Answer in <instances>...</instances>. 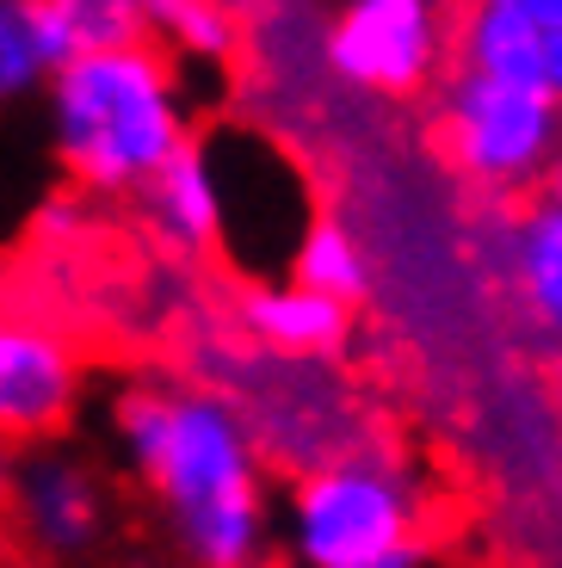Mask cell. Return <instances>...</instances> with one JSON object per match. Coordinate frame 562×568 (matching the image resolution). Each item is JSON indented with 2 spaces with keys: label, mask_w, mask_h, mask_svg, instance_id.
Here are the masks:
<instances>
[{
  "label": "cell",
  "mask_w": 562,
  "mask_h": 568,
  "mask_svg": "<svg viewBox=\"0 0 562 568\" xmlns=\"http://www.w3.org/2000/svg\"><path fill=\"white\" fill-rule=\"evenodd\" d=\"M112 426L130 469L173 519L192 568H260L267 556V488L253 433L211 389L137 384L118 396Z\"/></svg>",
  "instance_id": "cell-1"
},
{
  "label": "cell",
  "mask_w": 562,
  "mask_h": 568,
  "mask_svg": "<svg viewBox=\"0 0 562 568\" xmlns=\"http://www.w3.org/2000/svg\"><path fill=\"white\" fill-rule=\"evenodd\" d=\"M50 136L74 185L99 199L142 192V180L192 142L180 74L155 43L87 50L50 69Z\"/></svg>",
  "instance_id": "cell-2"
},
{
  "label": "cell",
  "mask_w": 562,
  "mask_h": 568,
  "mask_svg": "<svg viewBox=\"0 0 562 568\" xmlns=\"http://www.w3.org/2000/svg\"><path fill=\"white\" fill-rule=\"evenodd\" d=\"M421 488L395 457L340 452L297 476L284 531L303 568H421Z\"/></svg>",
  "instance_id": "cell-3"
},
{
  "label": "cell",
  "mask_w": 562,
  "mask_h": 568,
  "mask_svg": "<svg viewBox=\"0 0 562 568\" xmlns=\"http://www.w3.org/2000/svg\"><path fill=\"white\" fill-rule=\"evenodd\" d=\"M433 136L445 168L464 185L489 199H525L538 192L562 142V105L550 100L544 81H506L458 62V74L439 93Z\"/></svg>",
  "instance_id": "cell-4"
},
{
  "label": "cell",
  "mask_w": 562,
  "mask_h": 568,
  "mask_svg": "<svg viewBox=\"0 0 562 568\" xmlns=\"http://www.w3.org/2000/svg\"><path fill=\"white\" fill-rule=\"evenodd\" d=\"M451 50L439 0H347L322 38V62L334 81L383 100L426 93Z\"/></svg>",
  "instance_id": "cell-5"
},
{
  "label": "cell",
  "mask_w": 562,
  "mask_h": 568,
  "mask_svg": "<svg viewBox=\"0 0 562 568\" xmlns=\"http://www.w3.org/2000/svg\"><path fill=\"white\" fill-rule=\"evenodd\" d=\"M81 353L31 315H0V445H38L81 408Z\"/></svg>",
  "instance_id": "cell-6"
},
{
  "label": "cell",
  "mask_w": 562,
  "mask_h": 568,
  "mask_svg": "<svg viewBox=\"0 0 562 568\" xmlns=\"http://www.w3.org/2000/svg\"><path fill=\"white\" fill-rule=\"evenodd\" d=\"M7 500H13L7 519H19V531L43 556H81L106 526V495H99L93 469L57 452L26 457L13 469V483H7Z\"/></svg>",
  "instance_id": "cell-7"
},
{
  "label": "cell",
  "mask_w": 562,
  "mask_h": 568,
  "mask_svg": "<svg viewBox=\"0 0 562 568\" xmlns=\"http://www.w3.org/2000/svg\"><path fill=\"white\" fill-rule=\"evenodd\" d=\"M241 327L267 353L284 358H328L347 346L352 334V303L328 297V291H310V284H248L241 291Z\"/></svg>",
  "instance_id": "cell-8"
},
{
  "label": "cell",
  "mask_w": 562,
  "mask_h": 568,
  "mask_svg": "<svg viewBox=\"0 0 562 568\" xmlns=\"http://www.w3.org/2000/svg\"><path fill=\"white\" fill-rule=\"evenodd\" d=\"M501 266H506V284H513L525 322L562 353V211L550 199H532L513 211Z\"/></svg>",
  "instance_id": "cell-9"
},
{
  "label": "cell",
  "mask_w": 562,
  "mask_h": 568,
  "mask_svg": "<svg viewBox=\"0 0 562 568\" xmlns=\"http://www.w3.org/2000/svg\"><path fill=\"white\" fill-rule=\"evenodd\" d=\"M142 199H149L155 229L185 254H204L223 242V192H217V168L198 136L142 180Z\"/></svg>",
  "instance_id": "cell-10"
},
{
  "label": "cell",
  "mask_w": 562,
  "mask_h": 568,
  "mask_svg": "<svg viewBox=\"0 0 562 568\" xmlns=\"http://www.w3.org/2000/svg\"><path fill=\"white\" fill-rule=\"evenodd\" d=\"M31 31L50 69L87 50H118V43H149L142 0H31Z\"/></svg>",
  "instance_id": "cell-11"
},
{
  "label": "cell",
  "mask_w": 562,
  "mask_h": 568,
  "mask_svg": "<svg viewBox=\"0 0 562 568\" xmlns=\"http://www.w3.org/2000/svg\"><path fill=\"white\" fill-rule=\"evenodd\" d=\"M451 50L464 69L482 74H506V81H544V50L550 38L532 31L525 19L494 13V7H464L458 31H451Z\"/></svg>",
  "instance_id": "cell-12"
},
{
  "label": "cell",
  "mask_w": 562,
  "mask_h": 568,
  "mask_svg": "<svg viewBox=\"0 0 562 568\" xmlns=\"http://www.w3.org/2000/svg\"><path fill=\"white\" fill-rule=\"evenodd\" d=\"M284 266H291L297 284L328 291V297H340V303H359L371 291L365 254H359V242H352V229L334 223V216H310V223L297 229Z\"/></svg>",
  "instance_id": "cell-13"
},
{
  "label": "cell",
  "mask_w": 562,
  "mask_h": 568,
  "mask_svg": "<svg viewBox=\"0 0 562 568\" xmlns=\"http://www.w3.org/2000/svg\"><path fill=\"white\" fill-rule=\"evenodd\" d=\"M149 13V43L168 38L192 62H229L241 43V19L223 0H142Z\"/></svg>",
  "instance_id": "cell-14"
},
{
  "label": "cell",
  "mask_w": 562,
  "mask_h": 568,
  "mask_svg": "<svg viewBox=\"0 0 562 568\" xmlns=\"http://www.w3.org/2000/svg\"><path fill=\"white\" fill-rule=\"evenodd\" d=\"M50 81V62L31 31V0H0V105H19Z\"/></svg>",
  "instance_id": "cell-15"
},
{
  "label": "cell",
  "mask_w": 562,
  "mask_h": 568,
  "mask_svg": "<svg viewBox=\"0 0 562 568\" xmlns=\"http://www.w3.org/2000/svg\"><path fill=\"white\" fill-rule=\"evenodd\" d=\"M464 7H494V13L525 19V26L544 31V38H562V0H464Z\"/></svg>",
  "instance_id": "cell-16"
},
{
  "label": "cell",
  "mask_w": 562,
  "mask_h": 568,
  "mask_svg": "<svg viewBox=\"0 0 562 568\" xmlns=\"http://www.w3.org/2000/svg\"><path fill=\"white\" fill-rule=\"evenodd\" d=\"M538 199H550V204L562 211V142H556V155H550L544 180H538Z\"/></svg>",
  "instance_id": "cell-17"
},
{
  "label": "cell",
  "mask_w": 562,
  "mask_h": 568,
  "mask_svg": "<svg viewBox=\"0 0 562 568\" xmlns=\"http://www.w3.org/2000/svg\"><path fill=\"white\" fill-rule=\"evenodd\" d=\"M544 87H550V100L562 105V38H550V50H544Z\"/></svg>",
  "instance_id": "cell-18"
},
{
  "label": "cell",
  "mask_w": 562,
  "mask_h": 568,
  "mask_svg": "<svg viewBox=\"0 0 562 568\" xmlns=\"http://www.w3.org/2000/svg\"><path fill=\"white\" fill-rule=\"evenodd\" d=\"M223 7H229V13L241 19V13H248V7H260V0H223Z\"/></svg>",
  "instance_id": "cell-19"
},
{
  "label": "cell",
  "mask_w": 562,
  "mask_h": 568,
  "mask_svg": "<svg viewBox=\"0 0 562 568\" xmlns=\"http://www.w3.org/2000/svg\"><path fill=\"white\" fill-rule=\"evenodd\" d=\"M0 526H7V495H0Z\"/></svg>",
  "instance_id": "cell-20"
},
{
  "label": "cell",
  "mask_w": 562,
  "mask_h": 568,
  "mask_svg": "<svg viewBox=\"0 0 562 568\" xmlns=\"http://www.w3.org/2000/svg\"><path fill=\"white\" fill-rule=\"evenodd\" d=\"M395 568H402V562H395Z\"/></svg>",
  "instance_id": "cell-21"
}]
</instances>
